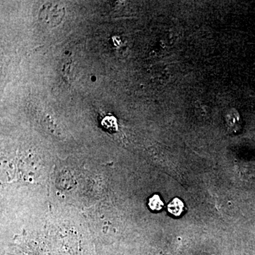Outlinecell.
I'll list each match as a JSON object with an SVG mask.
<instances>
[{"mask_svg": "<svg viewBox=\"0 0 255 255\" xmlns=\"http://www.w3.org/2000/svg\"><path fill=\"white\" fill-rule=\"evenodd\" d=\"M184 205L180 199L175 198L173 200L169 203L167 209L171 214L174 215V216H179L184 211Z\"/></svg>", "mask_w": 255, "mask_h": 255, "instance_id": "cell-3", "label": "cell"}, {"mask_svg": "<svg viewBox=\"0 0 255 255\" xmlns=\"http://www.w3.org/2000/svg\"><path fill=\"white\" fill-rule=\"evenodd\" d=\"M65 16V8L59 2H46L40 9L39 22L47 28H53L59 25Z\"/></svg>", "mask_w": 255, "mask_h": 255, "instance_id": "cell-1", "label": "cell"}, {"mask_svg": "<svg viewBox=\"0 0 255 255\" xmlns=\"http://www.w3.org/2000/svg\"><path fill=\"white\" fill-rule=\"evenodd\" d=\"M225 122L228 130L231 133H236L241 129V116L235 109H231L226 113L225 116Z\"/></svg>", "mask_w": 255, "mask_h": 255, "instance_id": "cell-2", "label": "cell"}, {"mask_svg": "<svg viewBox=\"0 0 255 255\" xmlns=\"http://www.w3.org/2000/svg\"><path fill=\"white\" fill-rule=\"evenodd\" d=\"M148 206L152 211H160L163 208L164 204L161 200L160 197L155 194L149 199Z\"/></svg>", "mask_w": 255, "mask_h": 255, "instance_id": "cell-4", "label": "cell"}]
</instances>
